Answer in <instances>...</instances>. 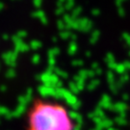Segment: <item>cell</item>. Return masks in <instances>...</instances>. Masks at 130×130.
Returning <instances> with one entry per match:
<instances>
[{"label":"cell","instance_id":"cell-1","mask_svg":"<svg viewBox=\"0 0 130 130\" xmlns=\"http://www.w3.org/2000/svg\"><path fill=\"white\" fill-rule=\"evenodd\" d=\"M25 130H76L67 105L56 99L37 96L25 114Z\"/></svg>","mask_w":130,"mask_h":130}]
</instances>
